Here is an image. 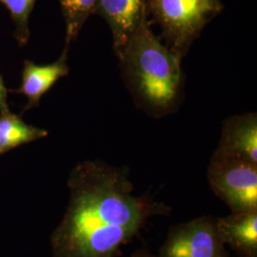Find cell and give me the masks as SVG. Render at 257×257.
Listing matches in <instances>:
<instances>
[{"mask_svg": "<svg viewBox=\"0 0 257 257\" xmlns=\"http://www.w3.org/2000/svg\"><path fill=\"white\" fill-rule=\"evenodd\" d=\"M66 25L65 47L70 48L87 19L94 15L99 0H58Z\"/></svg>", "mask_w": 257, "mask_h": 257, "instance_id": "8fae6325", "label": "cell"}, {"mask_svg": "<svg viewBox=\"0 0 257 257\" xmlns=\"http://www.w3.org/2000/svg\"><path fill=\"white\" fill-rule=\"evenodd\" d=\"M68 189V206L51 237L52 257H118L149 219L169 212L135 193L128 168L101 160L74 166Z\"/></svg>", "mask_w": 257, "mask_h": 257, "instance_id": "6da1fadb", "label": "cell"}, {"mask_svg": "<svg viewBox=\"0 0 257 257\" xmlns=\"http://www.w3.org/2000/svg\"><path fill=\"white\" fill-rule=\"evenodd\" d=\"M8 89L6 88L3 78L0 74V113L9 112V105H8Z\"/></svg>", "mask_w": 257, "mask_h": 257, "instance_id": "4fadbf2b", "label": "cell"}, {"mask_svg": "<svg viewBox=\"0 0 257 257\" xmlns=\"http://www.w3.org/2000/svg\"><path fill=\"white\" fill-rule=\"evenodd\" d=\"M68 52L69 48L64 47L59 58L50 64L37 65L31 60H25L21 85L17 90H11L14 93L23 94L27 97V105L22 112L38 107L42 96L50 91L55 83L60 78L69 75Z\"/></svg>", "mask_w": 257, "mask_h": 257, "instance_id": "ba28073f", "label": "cell"}, {"mask_svg": "<svg viewBox=\"0 0 257 257\" xmlns=\"http://www.w3.org/2000/svg\"><path fill=\"white\" fill-rule=\"evenodd\" d=\"M148 0H99L94 15L104 19L112 37V49L117 59L147 12Z\"/></svg>", "mask_w": 257, "mask_h": 257, "instance_id": "8992f818", "label": "cell"}, {"mask_svg": "<svg viewBox=\"0 0 257 257\" xmlns=\"http://www.w3.org/2000/svg\"><path fill=\"white\" fill-rule=\"evenodd\" d=\"M224 11L222 0H148L153 24L173 52L185 57L205 27Z\"/></svg>", "mask_w": 257, "mask_h": 257, "instance_id": "3957f363", "label": "cell"}, {"mask_svg": "<svg viewBox=\"0 0 257 257\" xmlns=\"http://www.w3.org/2000/svg\"><path fill=\"white\" fill-rule=\"evenodd\" d=\"M248 257H257V256H248Z\"/></svg>", "mask_w": 257, "mask_h": 257, "instance_id": "9a60e30c", "label": "cell"}, {"mask_svg": "<svg viewBox=\"0 0 257 257\" xmlns=\"http://www.w3.org/2000/svg\"><path fill=\"white\" fill-rule=\"evenodd\" d=\"M48 135L46 130L29 125L12 111L0 113V156Z\"/></svg>", "mask_w": 257, "mask_h": 257, "instance_id": "30bf717a", "label": "cell"}, {"mask_svg": "<svg viewBox=\"0 0 257 257\" xmlns=\"http://www.w3.org/2000/svg\"><path fill=\"white\" fill-rule=\"evenodd\" d=\"M130 257H156L153 255L150 251H148L147 249H138L137 251H135Z\"/></svg>", "mask_w": 257, "mask_h": 257, "instance_id": "5bb4252c", "label": "cell"}, {"mask_svg": "<svg viewBox=\"0 0 257 257\" xmlns=\"http://www.w3.org/2000/svg\"><path fill=\"white\" fill-rule=\"evenodd\" d=\"M37 0H0V4L9 11L15 25V37L19 46H25L30 38L29 19Z\"/></svg>", "mask_w": 257, "mask_h": 257, "instance_id": "7c38bea8", "label": "cell"}, {"mask_svg": "<svg viewBox=\"0 0 257 257\" xmlns=\"http://www.w3.org/2000/svg\"><path fill=\"white\" fill-rule=\"evenodd\" d=\"M257 165V113L249 111L224 120L219 143L213 154Z\"/></svg>", "mask_w": 257, "mask_h": 257, "instance_id": "52a82bcc", "label": "cell"}, {"mask_svg": "<svg viewBox=\"0 0 257 257\" xmlns=\"http://www.w3.org/2000/svg\"><path fill=\"white\" fill-rule=\"evenodd\" d=\"M152 26L146 12L118 61L136 106L158 119L179 109L186 80L183 57L155 35Z\"/></svg>", "mask_w": 257, "mask_h": 257, "instance_id": "7a4b0ae2", "label": "cell"}, {"mask_svg": "<svg viewBox=\"0 0 257 257\" xmlns=\"http://www.w3.org/2000/svg\"><path fill=\"white\" fill-rule=\"evenodd\" d=\"M215 221L226 247L232 248L238 257L257 256V210L230 212Z\"/></svg>", "mask_w": 257, "mask_h": 257, "instance_id": "9c48e42d", "label": "cell"}, {"mask_svg": "<svg viewBox=\"0 0 257 257\" xmlns=\"http://www.w3.org/2000/svg\"><path fill=\"white\" fill-rule=\"evenodd\" d=\"M156 257H229L215 217L203 215L172 226Z\"/></svg>", "mask_w": 257, "mask_h": 257, "instance_id": "5b68a950", "label": "cell"}, {"mask_svg": "<svg viewBox=\"0 0 257 257\" xmlns=\"http://www.w3.org/2000/svg\"><path fill=\"white\" fill-rule=\"evenodd\" d=\"M211 191L230 212L257 210V165L212 155L207 168Z\"/></svg>", "mask_w": 257, "mask_h": 257, "instance_id": "277c9868", "label": "cell"}]
</instances>
